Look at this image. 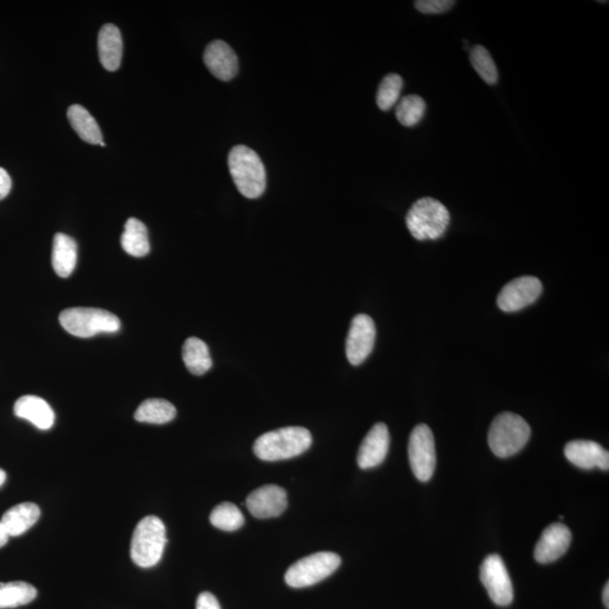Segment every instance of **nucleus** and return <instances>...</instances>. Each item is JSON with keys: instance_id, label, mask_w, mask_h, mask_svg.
<instances>
[{"instance_id": "obj_1", "label": "nucleus", "mask_w": 609, "mask_h": 609, "mask_svg": "<svg viewBox=\"0 0 609 609\" xmlns=\"http://www.w3.org/2000/svg\"><path fill=\"white\" fill-rule=\"evenodd\" d=\"M312 435L302 426H287L263 434L254 444L258 458L266 462L284 461L302 455L311 447Z\"/></svg>"}, {"instance_id": "obj_2", "label": "nucleus", "mask_w": 609, "mask_h": 609, "mask_svg": "<svg viewBox=\"0 0 609 609\" xmlns=\"http://www.w3.org/2000/svg\"><path fill=\"white\" fill-rule=\"evenodd\" d=\"M229 167L236 188L245 198L261 197L267 188V173L260 156L243 145L231 148Z\"/></svg>"}, {"instance_id": "obj_3", "label": "nucleus", "mask_w": 609, "mask_h": 609, "mask_svg": "<svg viewBox=\"0 0 609 609\" xmlns=\"http://www.w3.org/2000/svg\"><path fill=\"white\" fill-rule=\"evenodd\" d=\"M530 426L524 417L503 412L492 422L489 431V446L495 456L508 458L516 455L530 438Z\"/></svg>"}, {"instance_id": "obj_4", "label": "nucleus", "mask_w": 609, "mask_h": 609, "mask_svg": "<svg viewBox=\"0 0 609 609\" xmlns=\"http://www.w3.org/2000/svg\"><path fill=\"white\" fill-rule=\"evenodd\" d=\"M167 543L166 529L156 516H147L138 522L131 539L130 557L136 566L153 567L163 557Z\"/></svg>"}, {"instance_id": "obj_5", "label": "nucleus", "mask_w": 609, "mask_h": 609, "mask_svg": "<svg viewBox=\"0 0 609 609\" xmlns=\"http://www.w3.org/2000/svg\"><path fill=\"white\" fill-rule=\"evenodd\" d=\"M406 220L413 238L417 240H435L446 233L451 215L438 200L422 198L413 203Z\"/></svg>"}, {"instance_id": "obj_6", "label": "nucleus", "mask_w": 609, "mask_h": 609, "mask_svg": "<svg viewBox=\"0 0 609 609\" xmlns=\"http://www.w3.org/2000/svg\"><path fill=\"white\" fill-rule=\"evenodd\" d=\"M59 322L68 333L83 339L101 333H116L121 327V322L115 314L99 308H68L61 312Z\"/></svg>"}, {"instance_id": "obj_7", "label": "nucleus", "mask_w": 609, "mask_h": 609, "mask_svg": "<svg viewBox=\"0 0 609 609\" xmlns=\"http://www.w3.org/2000/svg\"><path fill=\"white\" fill-rule=\"evenodd\" d=\"M341 566V557L332 552H318L303 557L286 572V584L292 588H306L333 575Z\"/></svg>"}, {"instance_id": "obj_8", "label": "nucleus", "mask_w": 609, "mask_h": 609, "mask_svg": "<svg viewBox=\"0 0 609 609\" xmlns=\"http://www.w3.org/2000/svg\"><path fill=\"white\" fill-rule=\"evenodd\" d=\"M408 459L413 474L421 482H428L436 468V446L433 431L426 425L417 426L408 440Z\"/></svg>"}, {"instance_id": "obj_9", "label": "nucleus", "mask_w": 609, "mask_h": 609, "mask_svg": "<svg viewBox=\"0 0 609 609\" xmlns=\"http://www.w3.org/2000/svg\"><path fill=\"white\" fill-rule=\"evenodd\" d=\"M480 579L489 596L499 606H508L513 601V587L506 565L498 554L485 557L480 569Z\"/></svg>"}, {"instance_id": "obj_10", "label": "nucleus", "mask_w": 609, "mask_h": 609, "mask_svg": "<svg viewBox=\"0 0 609 609\" xmlns=\"http://www.w3.org/2000/svg\"><path fill=\"white\" fill-rule=\"evenodd\" d=\"M375 340L376 326L372 318L366 314L354 316L345 343L349 362L353 366L361 365L374 349Z\"/></svg>"}, {"instance_id": "obj_11", "label": "nucleus", "mask_w": 609, "mask_h": 609, "mask_svg": "<svg viewBox=\"0 0 609 609\" xmlns=\"http://www.w3.org/2000/svg\"><path fill=\"white\" fill-rule=\"evenodd\" d=\"M542 292L543 285L536 276H520L504 286L499 294L498 306L506 313L518 312L538 301Z\"/></svg>"}, {"instance_id": "obj_12", "label": "nucleus", "mask_w": 609, "mask_h": 609, "mask_svg": "<svg viewBox=\"0 0 609 609\" xmlns=\"http://www.w3.org/2000/svg\"><path fill=\"white\" fill-rule=\"evenodd\" d=\"M247 507L258 520L278 517L288 507L287 492L278 485L261 486L248 495Z\"/></svg>"}, {"instance_id": "obj_13", "label": "nucleus", "mask_w": 609, "mask_h": 609, "mask_svg": "<svg viewBox=\"0 0 609 609\" xmlns=\"http://www.w3.org/2000/svg\"><path fill=\"white\" fill-rule=\"evenodd\" d=\"M571 539V531L566 525L561 522L549 525L536 544L535 560L542 565L556 562L569 549Z\"/></svg>"}, {"instance_id": "obj_14", "label": "nucleus", "mask_w": 609, "mask_h": 609, "mask_svg": "<svg viewBox=\"0 0 609 609\" xmlns=\"http://www.w3.org/2000/svg\"><path fill=\"white\" fill-rule=\"evenodd\" d=\"M389 431L388 426L376 424L362 440L359 447L357 462L362 470L380 465L388 456L389 449Z\"/></svg>"}, {"instance_id": "obj_15", "label": "nucleus", "mask_w": 609, "mask_h": 609, "mask_svg": "<svg viewBox=\"0 0 609 609\" xmlns=\"http://www.w3.org/2000/svg\"><path fill=\"white\" fill-rule=\"evenodd\" d=\"M203 61L209 71L218 80L229 81L239 72V58L234 50L221 40L208 44Z\"/></svg>"}, {"instance_id": "obj_16", "label": "nucleus", "mask_w": 609, "mask_h": 609, "mask_svg": "<svg viewBox=\"0 0 609 609\" xmlns=\"http://www.w3.org/2000/svg\"><path fill=\"white\" fill-rule=\"evenodd\" d=\"M565 455L570 463L583 470L601 468L608 471L609 453L592 440H574L567 444Z\"/></svg>"}, {"instance_id": "obj_17", "label": "nucleus", "mask_w": 609, "mask_h": 609, "mask_svg": "<svg viewBox=\"0 0 609 609\" xmlns=\"http://www.w3.org/2000/svg\"><path fill=\"white\" fill-rule=\"evenodd\" d=\"M14 413L17 417L30 421L40 430L52 429L56 420L49 403L35 395H25L18 398L14 406Z\"/></svg>"}, {"instance_id": "obj_18", "label": "nucleus", "mask_w": 609, "mask_h": 609, "mask_svg": "<svg viewBox=\"0 0 609 609\" xmlns=\"http://www.w3.org/2000/svg\"><path fill=\"white\" fill-rule=\"evenodd\" d=\"M98 56L102 66L108 71L119 70L124 54L121 32L116 25L106 24L98 33Z\"/></svg>"}, {"instance_id": "obj_19", "label": "nucleus", "mask_w": 609, "mask_h": 609, "mask_svg": "<svg viewBox=\"0 0 609 609\" xmlns=\"http://www.w3.org/2000/svg\"><path fill=\"white\" fill-rule=\"evenodd\" d=\"M41 516V511L35 503L25 502L16 504L11 509H8L2 517V525L5 530L7 531L9 538H17L22 534L26 533L27 530L36 524Z\"/></svg>"}, {"instance_id": "obj_20", "label": "nucleus", "mask_w": 609, "mask_h": 609, "mask_svg": "<svg viewBox=\"0 0 609 609\" xmlns=\"http://www.w3.org/2000/svg\"><path fill=\"white\" fill-rule=\"evenodd\" d=\"M77 265V244L66 234L58 233L53 239L52 266L61 278H68Z\"/></svg>"}, {"instance_id": "obj_21", "label": "nucleus", "mask_w": 609, "mask_h": 609, "mask_svg": "<svg viewBox=\"0 0 609 609\" xmlns=\"http://www.w3.org/2000/svg\"><path fill=\"white\" fill-rule=\"evenodd\" d=\"M72 128L85 143L99 145L103 143L102 131L92 115L80 104H74L67 112Z\"/></svg>"}, {"instance_id": "obj_22", "label": "nucleus", "mask_w": 609, "mask_h": 609, "mask_svg": "<svg viewBox=\"0 0 609 609\" xmlns=\"http://www.w3.org/2000/svg\"><path fill=\"white\" fill-rule=\"evenodd\" d=\"M121 247L135 258L146 257L151 252L147 227L136 218L126 220L121 236Z\"/></svg>"}, {"instance_id": "obj_23", "label": "nucleus", "mask_w": 609, "mask_h": 609, "mask_svg": "<svg viewBox=\"0 0 609 609\" xmlns=\"http://www.w3.org/2000/svg\"><path fill=\"white\" fill-rule=\"evenodd\" d=\"M182 356L186 368L191 374L201 376L212 367V361L209 348L202 340L189 338L185 341Z\"/></svg>"}, {"instance_id": "obj_24", "label": "nucleus", "mask_w": 609, "mask_h": 609, "mask_svg": "<svg viewBox=\"0 0 609 609\" xmlns=\"http://www.w3.org/2000/svg\"><path fill=\"white\" fill-rule=\"evenodd\" d=\"M175 417V407L162 398L146 399L135 412V419L144 424L165 425L174 420Z\"/></svg>"}, {"instance_id": "obj_25", "label": "nucleus", "mask_w": 609, "mask_h": 609, "mask_svg": "<svg viewBox=\"0 0 609 609\" xmlns=\"http://www.w3.org/2000/svg\"><path fill=\"white\" fill-rule=\"evenodd\" d=\"M36 596H38V590L23 581L0 584V609L27 605L33 602Z\"/></svg>"}, {"instance_id": "obj_26", "label": "nucleus", "mask_w": 609, "mask_h": 609, "mask_svg": "<svg viewBox=\"0 0 609 609\" xmlns=\"http://www.w3.org/2000/svg\"><path fill=\"white\" fill-rule=\"evenodd\" d=\"M244 516L234 503L218 504L211 513V522L216 529L225 531H235L243 527Z\"/></svg>"}, {"instance_id": "obj_27", "label": "nucleus", "mask_w": 609, "mask_h": 609, "mask_svg": "<svg viewBox=\"0 0 609 609\" xmlns=\"http://www.w3.org/2000/svg\"><path fill=\"white\" fill-rule=\"evenodd\" d=\"M425 99L419 95H407L398 102L397 117L399 124L406 126H413L422 120L426 113Z\"/></svg>"}, {"instance_id": "obj_28", "label": "nucleus", "mask_w": 609, "mask_h": 609, "mask_svg": "<svg viewBox=\"0 0 609 609\" xmlns=\"http://www.w3.org/2000/svg\"><path fill=\"white\" fill-rule=\"evenodd\" d=\"M470 59L475 71L486 84L495 85L498 83L499 74L497 66H495L488 50L482 47V45H475L471 50Z\"/></svg>"}, {"instance_id": "obj_29", "label": "nucleus", "mask_w": 609, "mask_h": 609, "mask_svg": "<svg viewBox=\"0 0 609 609\" xmlns=\"http://www.w3.org/2000/svg\"><path fill=\"white\" fill-rule=\"evenodd\" d=\"M403 89L402 77L389 74L385 77L377 90L376 102L381 111H389L398 103Z\"/></svg>"}, {"instance_id": "obj_30", "label": "nucleus", "mask_w": 609, "mask_h": 609, "mask_svg": "<svg viewBox=\"0 0 609 609\" xmlns=\"http://www.w3.org/2000/svg\"><path fill=\"white\" fill-rule=\"evenodd\" d=\"M455 2L451 0H417L415 3L417 11L424 14H443L454 7Z\"/></svg>"}, {"instance_id": "obj_31", "label": "nucleus", "mask_w": 609, "mask_h": 609, "mask_svg": "<svg viewBox=\"0 0 609 609\" xmlns=\"http://www.w3.org/2000/svg\"><path fill=\"white\" fill-rule=\"evenodd\" d=\"M197 609H221L218 599L211 593H202L197 599Z\"/></svg>"}, {"instance_id": "obj_32", "label": "nucleus", "mask_w": 609, "mask_h": 609, "mask_svg": "<svg viewBox=\"0 0 609 609\" xmlns=\"http://www.w3.org/2000/svg\"><path fill=\"white\" fill-rule=\"evenodd\" d=\"M12 189V180L8 173L0 167V200L7 197Z\"/></svg>"}, {"instance_id": "obj_33", "label": "nucleus", "mask_w": 609, "mask_h": 609, "mask_svg": "<svg viewBox=\"0 0 609 609\" xmlns=\"http://www.w3.org/2000/svg\"><path fill=\"white\" fill-rule=\"evenodd\" d=\"M8 539L9 535L7 534V531L5 530L2 522H0V548H2L3 547H5V545L7 544Z\"/></svg>"}, {"instance_id": "obj_34", "label": "nucleus", "mask_w": 609, "mask_h": 609, "mask_svg": "<svg viewBox=\"0 0 609 609\" xmlns=\"http://www.w3.org/2000/svg\"><path fill=\"white\" fill-rule=\"evenodd\" d=\"M603 602H604V605H605L608 608L609 607V585L608 584H606L605 588H604Z\"/></svg>"}, {"instance_id": "obj_35", "label": "nucleus", "mask_w": 609, "mask_h": 609, "mask_svg": "<svg viewBox=\"0 0 609 609\" xmlns=\"http://www.w3.org/2000/svg\"><path fill=\"white\" fill-rule=\"evenodd\" d=\"M6 482V473L0 468V486H3Z\"/></svg>"}]
</instances>
